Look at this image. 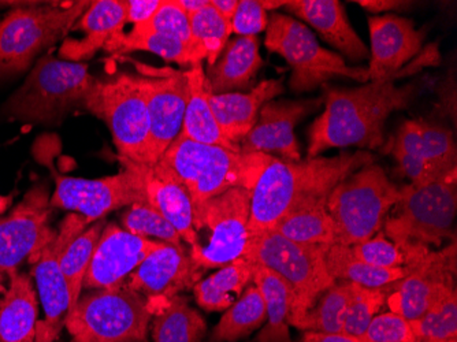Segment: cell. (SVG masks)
Masks as SVG:
<instances>
[{
	"label": "cell",
	"instance_id": "cell-1",
	"mask_svg": "<svg viewBox=\"0 0 457 342\" xmlns=\"http://www.w3.org/2000/svg\"><path fill=\"white\" fill-rule=\"evenodd\" d=\"M323 87L325 110L311 125L307 159L333 148H378L387 118L410 107L418 94L417 85L396 87L393 81H369L359 88Z\"/></svg>",
	"mask_w": 457,
	"mask_h": 342
},
{
	"label": "cell",
	"instance_id": "cell-2",
	"mask_svg": "<svg viewBox=\"0 0 457 342\" xmlns=\"http://www.w3.org/2000/svg\"><path fill=\"white\" fill-rule=\"evenodd\" d=\"M374 162L369 151L343 153L335 158L269 162L251 190L249 238L273 230L290 211L315 200L328 199L346 177Z\"/></svg>",
	"mask_w": 457,
	"mask_h": 342
},
{
	"label": "cell",
	"instance_id": "cell-3",
	"mask_svg": "<svg viewBox=\"0 0 457 342\" xmlns=\"http://www.w3.org/2000/svg\"><path fill=\"white\" fill-rule=\"evenodd\" d=\"M395 207L396 213L385 221L382 231L402 249L405 264L440 248L444 241L453 238L457 170L426 184L405 185Z\"/></svg>",
	"mask_w": 457,
	"mask_h": 342
},
{
	"label": "cell",
	"instance_id": "cell-4",
	"mask_svg": "<svg viewBox=\"0 0 457 342\" xmlns=\"http://www.w3.org/2000/svg\"><path fill=\"white\" fill-rule=\"evenodd\" d=\"M273 159L266 154H243L220 146L179 138L159 161L173 171L188 190L192 205L202 204L233 188L253 190L264 167Z\"/></svg>",
	"mask_w": 457,
	"mask_h": 342
},
{
	"label": "cell",
	"instance_id": "cell-5",
	"mask_svg": "<svg viewBox=\"0 0 457 342\" xmlns=\"http://www.w3.org/2000/svg\"><path fill=\"white\" fill-rule=\"evenodd\" d=\"M96 84L87 63L62 61L48 54L36 62L2 114L21 122L58 125L77 105H87Z\"/></svg>",
	"mask_w": 457,
	"mask_h": 342
},
{
	"label": "cell",
	"instance_id": "cell-6",
	"mask_svg": "<svg viewBox=\"0 0 457 342\" xmlns=\"http://www.w3.org/2000/svg\"><path fill=\"white\" fill-rule=\"evenodd\" d=\"M2 4L15 7L0 18V79L29 69L40 54L68 36L91 6L86 0L73 4Z\"/></svg>",
	"mask_w": 457,
	"mask_h": 342
},
{
	"label": "cell",
	"instance_id": "cell-7",
	"mask_svg": "<svg viewBox=\"0 0 457 342\" xmlns=\"http://www.w3.org/2000/svg\"><path fill=\"white\" fill-rule=\"evenodd\" d=\"M328 249L294 243L274 230L249 238L243 258L253 266L276 272L289 288V326L296 328L320 296L335 284L326 267Z\"/></svg>",
	"mask_w": 457,
	"mask_h": 342
},
{
	"label": "cell",
	"instance_id": "cell-8",
	"mask_svg": "<svg viewBox=\"0 0 457 342\" xmlns=\"http://www.w3.org/2000/svg\"><path fill=\"white\" fill-rule=\"evenodd\" d=\"M399 199V188L378 164H367L346 177L326 203L337 244L352 246L374 238Z\"/></svg>",
	"mask_w": 457,
	"mask_h": 342
},
{
	"label": "cell",
	"instance_id": "cell-9",
	"mask_svg": "<svg viewBox=\"0 0 457 342\" xmlns=\"http://www.w3.org/2000/svg\"><path fill=\"white\" fill-rule=\"evenodd\" d=\"M153 316L147 298L123 284L79 296L65 326L73 342H147Z\"/></svg>",
	"mask_w": 457,
	"mask_h": 342
},
{
	"label": "cell",
	"instance_id": "cell-10",
	"mask_svg": "<svg viewBox=\"0 0 457 342\" xmlns=\"http://www.w3.org/2000/svg\"><path fill=\"white\" fill-rule=\"evenodd\" d=\"M264 46L270 53L282 56L289 65L290 88L297 94L314 91L335 77L369 81L366 68L346 65L343 56L323 48L310 28L292 15L282 13L270 15Z\"/></svg>",
	"mask_w": 457,
	"mask_h": 342
},
{
	"label": "cell",
	"instance_id": "cell-11",
	"mask_svg": "<svg viewBox=\"0 0 457 342\" xmlns=\"http://www.w3.org/2000/svg\"><path fill=\"white\" fill-rule=\"evenodd\" d=\"M86 109L107 123L120 158L151 166L147 96L140 76L118 73L106 81L97 79Z\"/></svg>",
	"mask_w": 457,
	"mask_h": 342
},
{
	"label": "cell",
	"instance_id": "cell-12",
	"mask_svg": "<svg viewBox=\"0 0 457 342\" xmlns=\"http://www.w3.org/2000/svg\"><path fill=\"white\" fill-rule=\"evenodd\" d=\"M251 190L233 188L194 207L195 231H209V240L189 251L200 272L220 269L243 258L249 243Z\"/></svg>",
	"mask_w": 457,
	"mask_h": 342
},
{
	"label": "cell",
	"instance_id": "cell-13",
	"mask_svg": "<svg viewBox=\"0 0 457 342\" xmlns=\"http://www.w3.org/2000/svg\"><path fill=\"white\" fill-rule=\"evenodd\" d=\"M123 170L115 176L99 179H74L62 176L47 162L51 176L55 179V192L50 197L53 208L79 213L96 222L107 213L120 208L145 203L140 174L128 159L120 158Z\"/></svg>",
	"mask_w": 457,
	"mask_h": 342
},
{
	"label": "cell",
	"instance_id": "cell-14",
	"mask_svg": "<svg viewBox=\"0 0 457 342\" xmlns=\"http://www.w3.org/2000/svg\"><path fill=\"white\" fill-rule=\"evenodd\" d=\"M53 210L47 185L38 184L9 215L0 218V289L6 277L55 240L58 230L50 225Z\"/></svg>",
	"mask_w": 457,
	"mask_h": 342
},
{
	"label": "cell",
	"instance_id": "cell-15",
	"mask_svg": "<svg viewBox=\"0 0 457 342\" xmlns=\"http://www.w3.org/2000/svg\"><path fill=\"white\" fill-rule=\"evenodd\" d=\"M92 223V221L79 213H69L59 226L55 240L30 262L38 300L46 313L45 321H37L36 325L35 342H55L62 329L65 328L71 308V296L59 258L66 244Z\"/></svg>",
	"mask_w": 457,
	"mask_h": 342
},
{
	"label": "cell",
	"instance_id": "cell-16",
	"mask_svg": "<svg viewBox=\"0 0 457 342\" xmlns=\"http://www.w3.org/2000/svg\"><path fill=\"white\" fill-rule=\"evenodd\" d=\"M405 275L387 287L386 307L410 322L448 288L456 287V243L405 264Z\"/></svg>",
	"mask_w": 457,
	"mask_h": 342
},
{
	"label": "cell",
	"instance_id": "cell-17",
	"mask_svg": "<svg viewBox=\"0 0 457 342\" xmlns=\"http://www.w3.org/2000/svg\"><path fill=\"white\" fill-rule=\"evenodd\" d=\"M140 76L147 96L150 121V164L156 163L179 138L188 103V81L185 71L153 69Z\"/></svg>",
	"mask_w": 457,
	"mask_h": 342
},
{
	"label": "cell",
	"instance_id": "cell-18",
	"mask_svg": "<svg viewBox=\"0 0 457 342\" xmlns=\"http://www.w3.org/2000/svg\"><path fill=\"white\" fill-rule=\"evenodd\" d=\"M202 275L184 246L162 243L129 275L125 285L147 298L155 313L171 298L192 289Z\"/></svg>",
	"mask_w": 457,
	"mask_h": 342
},
{
	"label": "cell",
	"instance_id": "cell-19",
	"mask_svg": "<svg viewBox=\"0 0 457 342\" xmlns=\"http://www.w3.org/2000/svg\"><path fill=\"white\" fill-rule=\"evenodd\" d=\"M162 241L138 238L115 223H106L92 254L82 289H115L143 263Z\"/></svg>",
	"mask_w": 457,
	"mask_h": 342
},
{
	"label": "cell",
	"instance_id": "cell-20",
	"mask_svg": "<svg viewBox=\"0 0 457 342\" xmlns=\"http://www.w3.org/2000/svg\"><path fill=\"white\" fill-rule=\"evenodd\" d=\"M320 105V100H271L263 105L253 130L241 141L243 154H277L281 161L300 162L295 129Z\"/></svg>",
	"mask_w": 457,
	"mask_h": 342
},
{
	"label": "cell",
	"instance_id": "cell-21",
	"mask_svg": "<svg viewBox=\"0 0 457 342\" xmlns=\"http://www.w3.org/2000/svg\"><path fill=\"white\" fill-rule=\"evenodd\" d=\"M369 30V81L395 82L396 74L422 51L425 30H418L412 20L396 14L370 15Z\"/></svg>",
	"mask_w": 457,
	"mask_h": 342
},
{
	"label": "cell",
	"instance_id": "cell-22",
	"mask_svg": "<svg viewBox=\"0 0 457 342\" xmlns=\"http://www.w3.org/2000/svg\"><path fill=\"white\" fill-rule=\"evenodd\" d=\"M132 164L143 181L145 204L166 218L179 231L182 241L194 248L197 238L194 226V205L188 190L162 161L151 166L133 162Z\"/></svg>",
	"mask_w": 457,
	"mask_h": 342
},
{
	"label": "cell",
	"instance_id": "cell-23",
	"mask_svg": "<svg viewBox=\"0 0 457 342\" xmlns=\"http://www.w3.org/2000/svg\"><path fill=\"white\" fill-rule=\"evenodd\" d=\"M285 9L352 62L369 58V48L359 38L343 4L337 0H287Z\"/></svg>",
	"mask_w": 457,
	"mask_h": 342
},
{
	"label": "cell",
	"instance_id": "cell-24",
	"mask_svg": "<svg viewBox=\"0 0 457 342\" xmlns=\"http://www.w3.org/2000/svg\"><path fill=\"white\" fill-rule=\"evenodd\" d=\"M284 94V79H264L251 91L212 95V113L223 136L236 146L246 138L263 105Z\"/></svg>",
	"mask_w": 457,
	"mask_h": 342
},
{
	"label": "cell",
	"instance_id": "cell-25",
	"mask_svg": "<svg viewBox=\"0 0 457 342\" xmlns=\"http://www.w3.org/2000/svg\"><path fill=\"white\" fill-rule=\"evenodd\" d=\"M389 148L425 162L438 173L456 170V144L453 135L445 126L425 120H410L403 123Z\"/></svg>",
	"mask_w": 457,
	"mask_h": 342
},
{
	"label": "cell",
	"instance_id": "cell-26",
	"mask_svg": "<svg viewBox=\"0 0 457 342\" xmlns=\"http://www.w3.org/2000/svg\"><path fill=\"white\" fill-rule=\"evenodd\" d=\"M127 24L125 0H96L91 2L74 27L84 32L81 40H66L59 50V56L69 62L89 59L106 47L110 38L122 32Z\"/></svg>",
	"mask_w": 457,
	"mask_h": 342
},
{
	"label": "cell",
	"instance_id": "cell-27",
	"mask_svg": "<svg viewBox=\"0 0 457 342\" xmlns=\"http://www.w3.org/2000/svg\"><path fill=\"white\" fill-rule=\"evenodd\" d=\"M263 66L256 36H237L228 41L214 65L207 66L205 77L212 95L245 91Z\"/></svg>",
	"mask_w": 457,
	"mask_h": 342
},
{
	"label": "cell",
	"instance_id": "cell-28",
	"mask_svg": "<svg viewBox=\"0 0 457 342\" xmlns=\"http://www.w3.org/2000/svg\"><path fill=\"white\" fill-rule=\"evenodd\" d=\"M9 279V288L0 298V342H35L37 290L27 272H14Z\"/></svg>",
	"mask_w": 457,
	"mask_h": 342
},
{
	"label": "cell",
	"instance_id": "cell-29",
	"mask_svg": "<svg viewBox=\"0 0 457 342\" xmlns=\"http://www.w3.org/2000/svg\"><path fill=\"white\" fill-rule=\"evenodd\" d=\"M185 77L188 81V103L179 136L196 143L220 146L241 153L240 146H236L223 136L215 120L210 103L212 92L205 77L203 63H197L185 71Z\"/></svg>",
	"mask_w": 457,
	"mask_h": 342
},
{
	"label": "cell",
	"instance_id": "cell-30",
	"mask_svg": "<svg viewBox=\"0 0 457 342\" xmlns=\"http://www.w3.org/2000/svg\"><path fill=\"white\" fill-rule=\"evenodd\" d=\"M255 269L248 259L238 258L200 279L192 288L197 305L207 313H225L237 302L244 290L253 284Z\"/></svg>",
	"mask_w": 457,
	"mask_h": 342
},
{
	"label": "cell",
	"instance_id": "cell-31",
	"mask_svg": "<svg viewBox=\"0 0 457 342\" xmlns=\"http://www.w3.org/2000/svg\"><path fill=\"white\" fill-rule=\"evenodd\" d=\"M328 199L315 200L290 211L273 229L282 238L308 246L330 248L337 244L335 223L326 207Z\"/></svg>",
	"mask_w": 457,
	"mask_h": 342
},
{
	"label": "cell",
	"instance_id": "cell-32",
	"mask_svg": "<svg viewBox=\"0 0 457 342\" xmlns=\"http://www.w3.org/2000/svg\"><path fill=\"white\" fill-rule=\"evenodd\" d=\"M154 342H202L207 325L185 296H176L154 313Z\"/></svg>",
	"mask_w": 457,
	"mask_h": 342
},
{
	"label": "cell",
	"instance_id": "cell-33",
	"mask_svg": "<svg viewBox=\"0 0 457 342\" xmlns=\"http://www.w3.org/2000/svg\"><path fill=\"white\" fill-rule=\"evenodd\" d=\"M253 284L263 297L267 315L258 342H292L289 331L290 292L287 282L276 272L256 267Z\"/></svg>",
	"mask_w": 457,
	"mask_h": 342
},
{
	"label": "cell",
	"instance_id": "cell-34",
	"mask_svg": "<svg viewBox=\"0 0 457 342\" xmlns=\"http://www.w3.org/2000/svg\"><path fill=\"white\" fill-rule=\"evenodd\" d=\"M326 267L335 281H346L359 287L386 288L402 279L405 275V267L402 269H381L370 266L359 261L351 246L335 244L326 251Z\"/></svg>",
	"mask_w": 457,
	"mask_h": 342
},
{
	"label": "cell",
	"instance_id": "cell-35",
	"mask_svg": "<svg viewBox=\"0 0 457 342\" xmlns=\"http://www.w3.org/2000/svg\"><path fill=\"white\" fill-rule=\"evenodd\" d=\"M266 305L255 284L249 285L237 302L223 313L212 333V342H237L266 323Z\"/></svg>",
	"mask_w": 457,
	"mask_h": 342
},
{
	"label": "cell",
	"instance_id": "cell-36",
	"mask_svg": "<svg viewBox=\"0 0 457 342\" xmlns=\"http://www.w3.org/2000/svg\"><path fill=\"white\" fill-rule=\"evenodd\" d=\"M104 226H106L104 218L96 221L81 234L71 238L62 251L59 264H61L62 272L65 275L69 296H71L69 313L73 310L81 296L82 285H84L89 263H91L92 254H94Z\"/></svg>",
	"mask_w": 457,
	"mask_h": 342
},
{
	"label": "cell",
	"instance_id": "cell-37",
	"mask_svg": "<svg viewBox=\"0 0 457 342\" xmlns=\"http://www.w3.org/2000/svg\"><path fill=\"white\" fill-rule=\"evenodd\" d=\"M107 51L130 53V51H148L168 62H174L181 68H192L195 65L194 53L191 45L171 36L159 33L132 32L117 33L110 38L106 45Z\"/></svg>",
	"mask_w": 457,
	"mask_h": 342
},
{
	"label": "cell",
	"instance_id": "cell-38",
	"mask_svg": "<svg viewBox=\"0 0 457 342\" xmlns=\"http://www.w3.org/2000/svg\"><path fill=\"white\" fill-rule=\"evenodd\" d=\"M191 21V47L194 53L195 65L207 61V66L214 65L222 54L232 35V22L218 14L212 6L200 10L189 17Z\"/></svg>",
	"mask_w": 457,
	"mask_h": 342
},
{
	"label": "cell",
	"instance_id": "cell-39",
	"mask_svg": "<svg viewBox=\"0 0 457 342\" xmlns=\"http://www.w3.org/2000/svg\"><path fill=\"white\" fill-rule=\"evenodd\" d=\"M351 282L336 281L296 326L300 331L343 334Z\"/></svg>",
	"mask_w": 457,
	"mask_h": 342
},
{
	"label": "cell",
	"instance_id": "cell-40",
	"mask_svg": "<svg viewBox=\"0 0 457 342\" xmlns=\"http://www.w3.org/2000/svg\"><path fill=\"white\" fill-rule=\"evenodd\" d=\"M411 326L418 342L457 339L456 287L444 290Z\"/></svg>",
	"mask_w": 457,
	"mask_h": 342
},
{
	"label": "cell",
	"instance_id": "cell-41",
	"mask_svg": "<svg viewBox=\"0 0 457 342\" xmlns=\"http://www.w3.org/2000/svg\"><path fill=\"white\" fill-rule=\"evenodd\" d=\"M386 298L387 287L371 289L351 282L343 334L361 338L372 319L386 307Z\"/></svg>",
	"mask_w": 457,
	"mask_h": 342
},
{
	"label": "cell",
	"instance_id": "cell-42",
	"mask_svg": "<svg viewBox=\"0 0 457 342\" xmlns=\"http://www.w3.org/2000/svg\"><path fill=\"white\" fill-rule=\"evenodd\" d=\"M122 229L136 234L138 238H156L162 243L182 246V238L179 231L166 218L162 217L158 211L154 210L145 203L130 205L120 215Z\"/></svg>",
	"mask_w": 457,
	"mask_h": 342
},
{
	"label": "cell",
	"instance_id": "cell-43",
	"mask_svg": "<svg viewBox=\"0 0 457 342\" xmlns=\"http://www.w3.org/2000/svg\"><path fill=\"white\" fill-rule=\"evenodd\" d=\"M133 30L143 33H159L179 38L191 45V21L177 0H162L161 7L151 20L144 24L135 25Z\"/></svg>",
	"mask_w": 457,
	"mask_h": 342
},
{
	"label": "cell",
	"instance_id": "cell-44",
	"mask_svg": "<svg viewBox=\"0 0 457 342\" xmlns=\"http://www.w3.org/2000/svg\"><path fill=\"white\" fill-rule=\"evenodd\" d=\"M359 261L381 269H402L405 266V256L402 249L378 231L374 238L351 246Z\"/></svg>",
	"mask_w": 457,
	"mask_h": 342
},
{
	"label": "cell",
	"instance_id": "cell-45",
	"mask_svg": "<svg viewBox=\"0 0 457 342\" xmlns=\"http://www.w3.org/2000/svg\"><path fill=\"white\" fill-rule=\"evenodd\" d=\"M361 339L364 342H418L410 321L390 311L372 319Z\"/></svg>",
	"mask_w": 457,
	"mask_h": 342
},
{
	"label": "cell",
	"instance_id": "cell-46",
	"mask_svg": "<svg viewBox=\"0 0 457 342\" xmlns=\"http://www.w3.org/2000/svg\"><path fill=\"white\" fill-rule=\"evenodd\" d=\"M269 25V13L261 0H240L232 20V32L237 36H258Z\"/></svg>",
	"mask_w": 457,
	"mask_h": 342
},
{
	"label": "cell",
	"instance_id": "cell-47",
	"mask_svg": "<svg viewBox=\"0 0 457 342\" xmlns=\"http://www.w3.org/2000/svg\"><path fill=\"white\" fill-rule=\"evenodd\" d=\"M162 0H125L127 7V24L140 25L154 17Z\"/></svg>",
	"mask_w": 457,
	"mask_h": 342
},
{
	"label": "cell",
	"instance_id": "cell-48",
	"mask_svg": "<svg viewBox=\"0 0 457 342\" xmlns=\"http://www.w3.org/2000/svg\"><path fill=\"white\" fill-rule=\"evenodd\" d=\"M355 4H361L363 9L371 15L384 14L389 10H404L410 7L411 2H403V0H359Z\"/></svg>",
	"mask_w": 457,
	"mask_h": 342
},
{
	"label": "cell",
	"instance_id": "cell-49",
	"mask_svg": "<svg viewBox=\"0 0 457 342\" xmlns=\"http://www.w3.org/2000/svg\"><path fill=\"white\" fill-rule=\"evenodd\" d=\"M297 342H361L356 337L345 334H325L315 331H303L302 338Z\"/></svg>",
	"mask_w": 457,
	"mask_h": 342
},
{
	"label": "cell",
	"instance_id": "cell-50",
	"mask_svg": "<svg viewBox=\"0 0 457 342\" xmlns=\"http://www.w3.org/2000/svg\"><path fill=\"white\" fill-rule=\"evenodd\" d=\"M238 2L240 0H212V6L217 10L220 17L225 18L228 22H232L236 10L238 7Z\"/></svg>",
	"mask_w": 457,
	"mask_h": 342
},
{
	"label": "cell",
	"instance_id": "cell-51",
	"mask_svg": "<svg viewBox=\"0 0 457 342\" xmlns=\"http://www.w3.org/2000/svg\"><path fill=\"white\" fill-rule=\"evenodd\" d=\"M179 7L184 10L185 14L191 17V15L196 14L200 10L205 9L210 6L212 0H177Z\"/></svg>",
	"mask_w": 457,
	"mask_h": 342
},
{
	"label": "cell",
	"instance_id": "cell-52",
	"mask_svg": "<svg viewBox=\"0 0 457 342\" xmlns=\"http://www.w3.org/2000/svg\"><path fill=\"white\" fill-rule=\"evenodd\" d=\"M12 200H14V194L7 195V196L0 195V215L9 210L10 205L12 204Z\"/></svg>",
	"mask_w": 457,
	"mask_h": 342
},
{
	"label": "cell",
	"instance_id": "cell-53",
	"mask_svg": "<svg viewBox=\"0 0 457 342\" xmlns=\"http://www.w3.org/2000/svg\"><path fill=\"white\" fill-rule=\"evenodd\" d=\"M425 342H457V339H449V341H425Z\"/></svg>",
	"mask_w": 457,
	"mask_h": 342
},
{
	"label": "cell",
	"instance_id": "cell-54",
	"mask_svg": "<svg viewBox=\"0 0 457 342\" xmlns=\"http://www.w3.org/2000/svg\"><path fill=\"white\" fill-rule=\"evenodd\" d=\"M359 339H361V338H359ZM361 342H364V341H361Z\"/></svg>",
	"mask_w": 457,
	"mask_h": 342
},
{
	"label": "cell",
	"instance_id": "cell-55",
	"mask_svg": "<svg viewBox=\"0 0 457 342\" xmlns=\"http://www.w3.org/2000/svg\"><path fill=\"white\" fill-rule=\"evenodd\" d=\"M210 342H212V341H210Z\"/></svg>",
	"mask_w": 457,
	"mask_h": 342
}]
</instances>
